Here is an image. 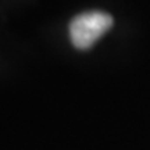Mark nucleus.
<instances>
[{
    "mask_svg": "<svg viewBox=\"0 0 150 150\" xmlns=\"http://www.w3.org/2000/svg\"><path fill=\"white\" fill-rule=\"evenodd\" d=\"M112 17L103 11H88L76 16L70 24V36L75 47H92L112 27Z\"/></svg>",
    "mask_w": 150,
    "mask_h": 150,
    "instance_id": "1",
    "label": "nucleus"
}]
</instances>
